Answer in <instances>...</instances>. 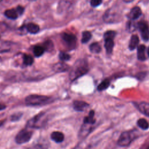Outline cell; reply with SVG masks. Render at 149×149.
I'll return each mask as SVG.
<instances>
[{"label":"cell","mask_w":149,"mask_h":149,"mask_svg":"<svg viewBox=\"0 0 149 149\" xmlns=\"http://www.w3.org/2000/svg\"><path fill=\"white\" fill-rule=\"evenodd\" d=\"M88 70V64L84 59L77 60L69 74V78L72 81L75 80L80 76L87 73Z\"/></svg>","instance_id":"cell-1"},{"label":"cell","mask_w":149,"mask_h":149,"mask_svg":"<svg viewBox=\"0 0 149 149\" xmlns=\"http://www.w3.org/2000/svg\"><path fill=\"white\" fill-rule=\"evenodd\" d=\"M51 102V98L46 95L31 94L25 98V102L27 105L38 106L47 104Z\"/></svg>","instance_id":"cell-2"},{"label":"cell","mask_w":149,"mask_h":149,"mask_svg":"<svg viewBox=\"0 0 149 149\" xmlns=\"http://www.w3.org/2000/svg\"><path fill=\"white\" fill-rule=\"evenodd\" d=\"M47 121V116L44 112H40L27 121V127L39 129L44 126Z\"/></svg>","instance_id":"cell-3"},{"label":"cell","mask_w":149,"mask_h":149,"mask_svg":"<svg viewBox=\"0 0 149 149\" xmlns=\"http://www.w3.org/2000/svg\"><path fill=\"white\" fill-rule=\"evenodd\" d=\"M137 133L135 130L123 132L118 139V144L120 147H127L137 137Z\"/></svg>","instance_id":"cell-4"},{"label":"cell","mask_w":149,"mask_h":149,"mask_svg":"<svg viewBox=\"0 0 149 149\" xmlns=\"http://www.w3.org/2000/svg\"><path fill=\"white\" fill-rule=\"evenodd\" d=\"M33 135V132L27 128L20 130L15 137V141L18 144H24L30 141Z\"/></svg>","instance_id":"cell-5"},{"label":"cell","mask_w":149,"mask_h":149,"mask_svg":"<svg viewBox=\"0 0 149 149\" xmlns=\"http://www.w3.org/2000/svg\"><path fill=\"white\" fill-rule=\"evenodd\" d=\"M61 37L64 42L69 48L73 49L76 47L77 38L74 35L67 33H63L62 34Z\"/></svg>","instance_id":"cell-6"},{"label":"cell","mask_w":149,"mask_h":149,"mask_svg":"<svg viewBox=\"0 0 149 149\" xmlns=\"http://www.w3.org/2000/svg\"><path fill=\"white\" fill-rule=\"evenodd\" d=\"M137 26L142 38L144 41H148L149 40V27L147 23L144 21H141L138 23Z\"/></svg>","instance_id":"cell-7"},{"label":"cell","mask_w":149,"mask_h":149,"mask_svg":"<svg viewBox=\"0 0 149 149\" xmlns=\"http://www.w3.org/2000/svg\"><path fill=\"white\" fill-rule=\"evenodd\" d=\"M137 109L144 115L149 117V102H140L134 103Z\"/></svg>","instance_id":"cell-8"},{"label":"cell","mask_w":149,"mask_h":149,"mask_svg":"<svg viewBox=\"0 0 149 149\" xmlns=\"http://www.w3.org/2000/svg\"><path fill=\"white\" fill-rule=\"evenodd\" d=\"M73 106L75 111L78 112H83L86 109L88 108V107L89 106V104L83 101L76 100V101H74Z\"/></svg>","instance_id":"cell-9"},{"label":"cell","mask_w":149,"mask_h":149,"mask_svg":"<svg viewBox=\"0 0 149 149\" xmlns=\"http://www.w3.org/2000/svg\"><path fill=\"white\" fill-rule=\"evenodd\" d=\"M141 9L139 7L135 6L130 10L128 15V17L131 20H134L138 19L141 16Z\"/></svg>","instance_id":"cell-10"},{"label":"cell","mask_w":149,"mask_h":149,"mask_svg":"<svg viewBox=\"0 0 149 149\" xmlns=\"http://www.w3.org/2000/svg\"><path fill=\"white\" fill-rule=\"evenodd\" d=\"M52 68L56 72H63L67 71L69 69V66L64 62H58L53 66Z\"/></svg>","instance_id":"cell-11"},{"label":"cell","mask_w":149,"mask_h":149,"mask_svg":"<svg viewBox=\"0 0 149 149\" xmlns=\"http://www.w3.org/2000/svg\"><path fill=\"white\" fill-rule=\"evenodd\" d=\"M51 138L55 142L57 143H60L63 141L65 136L63 133H62V132L56 131L53 132L51 134Z\"/></svg>","instance_id":"cell-12"},{"label":"cell","mask_w":149,"mask_h":149,"mask_svg":"<svg viewBox=\"0 0 149 149\" xmlns=\"http://www.w3.org/2000/svg\"><path fill=\"white\" fill-rule=\"evenodd\" d=\"M95 112L93 110L90 111L88 115L84 118L83 123L93 125L95 123V119L94 118Z\"/></svg>","instance_id":"cell-13"},{"label":"cell","mask_w":149,"mask_h":149,"mask_svg":"<svg viewBox=\"0 0 149 149\" xmlns=\"http://www.w3.org/2000/svg\"><path fill=\"white\" fill-rule=\"evenodd\" d=\"M4 15L10 19H16L19 16L16 9H7L5 11Z\"/></svg>","instance_id":"cell-14"},{"label":"cell","mask_w":149,"mask_h":149,"mask_svg":"<svg viewBox=\"0 0 149 149\" xmlns=\"http://www.w3.org/2000/svg\"><path fill=\"white\" fill-rule=\"evenodd\" d=\"M104 47L105 48L107 54H111L113 50V48L114 46V42L113 39L111 38H107L104 39Z\"/></svg>","instance_id":"cell-15"},{"label":"cell","mask_w":149,"mask_h":149,"mask_svg":"<svg viewBox=\"0 0 149 149\" xmlns=\"http://www.w3.org/2000/svg\"><path fill=\"white\" fill-rule=\"evenodd\" d=\"M26 30L30 34H36L39 31L40 27L34 23H29L26 26Z\"/></svg>","instance_id":"cell-16"},{"label":"cell","mask_w":149,"mask_h":149,"mask_svg":"<svg viewBox=\"0 0 149 149\" xmlns=\"http://www.w3.org/2000/svg\"><path fill=\"white\" fill-rule=\"evenodd\" d=\"M139 42V37L136 35H132L130 41H129V48L130 50H133L138 45Z\"/></svg>","instance_id":"cell-17"},{"label":"cell","mask_w":149,"mask_h":149,"mask_svg":"<svg viewBox=\"0 0 149 149\" xmlns=\"http://www.w3.org/2000/svg\"><path fill=\"white\" fill-rule=\"evenodd\" d=\"M146 47L144 45H140L137 47V58L140 61H144L146 59L145 55Z\"/></svg>","instance_id":"cell-18"},{"label":"cell","mask_w":149,"mask_h":149,"mask_svg":"<svg viewBox=\"0 0 149 149\" xmlns=\"http://www.w3.org/2000/svg\"><path fill=\"white\" fill-rule=\"evenodd\" d=\"M137 124L139 127L144 130H146L149 128V123L144 118L139 119L137 122Z\"/></svg>","instance_id":"cell-19"},{"label":"cell","mask_w":149,"mask_h":149,"mask_svg":"<svg viewBox=\"0 0 149 149\" xmlns=\"http://www.w3.org/2000/svg\"><path fill=\"white\" fill-rule=\"evenodd\" d=\"M45 49L44 47L41 45H36L33 48V53L34 55L37 57L41 56L44 52Z\"/></svg>","instance_id":"cell-20"},{"label":"cell","mask_w":149,"mask_h":149,"mask_svg":"<svg viewBox=\"0 0 149 149\" xmlns=\"http://www.w3.org/2000/svg\"><path fill=\"white\" fill-rule=\"evenodd\" d=\"M90 50L92 53H99L101 50V46L98 42H93L90 45Z\"/></svg>","instance_id":"cell-21"},{"label":"cell","mask_w":149,"mask_h":149,"mask_svg":"<svg viewBox=\"0 0 149 149\" xmlns=\"http://www.w3.org/2000/svg\"><path fill=\"white\" fill-rule=\"evenodd\" d=\"M109 84H110L109 80H108V79H105V80H103V81L98 86L97 89H98V90H99V91H103V90L107 89V88L108 87V86H109Z\"/></svg>","instance_id":"cell-22"},{"label":"cell","mask_w":149,"mask_h":149,"mask_svg":"<svg viewBox=\"0 0 149 149\" xmlns=\"http://www.w3.org/2000/svg\"><path fill=\"white\" fill-rule=\"evenodd\" d=\"M34 59L33 57L30 55H27V54H24L23 55V62L24 64L27 66L31 65L33 63Z\"/></svg>","instance_id":"cell-23"},{"label":"cell","mask_w":149,"mask_h":149,"mask_svg":"<svg viewBox=\"0 0 149 149\" xmlns=\"http://www.w3.org/2000/svg\"><path fill=\"white\" fill-rule=\"evenodd\" d=\"M91 38V34L89 31H83L82 33V38H81L82 43L87 42L90 40Z\"/></svg>","instance_id":"cell-24"},{"label":"cell","mask_w":149,"mask_h":149,"mask_svg":"<svg viewBox=\"0 0 149 149\" xmlns=\"http://www.w3.org/2000/svg\"><path fill=\"white\" fill-rule=\"evenodd\" d=\"M116 33L114 31H108L107 32H105L104 33V39H107V38H111L113 39L114 38V37L115 36Z\"/></svg>","instance_id":"cell-25"},{"label":"cell","mask_w":149,"mask_h":149,"mask_svg":"<svg viewBox=\"0 0 149 149\" xmlns=\"http://www.w3.org/2000/svg\"><path fill=\"white\" fill-rule=\"evenodd\" d=\"M59 59L62 61H66L70 59V56L69 54L64 52H61L59 54Z\"/></svg>","instance_id":"cell-26"},{"label":"cell","mask_w":149,"mask_h":149,"mask_svg":"<svg viewBox=\"0 0 149 149\" xmlns=\"http://www.w3.org/2000/svg\"><path fill=\"white\" fill-rule=\"evenodd\" d=\"M22 113H20V112H18V113H14L13 114L12 116H11V118H10V120L13 122H15V121H17L18 120H19L20 119V118L22 117Z\"/></svg>","instance_id":"cell-27"},{"label":"cell","mask_w":149,"mask_h":149,"mask_svg":"<svg viewBox=\"0 0 149 149\" xmlns=\"http://www.w3.org/2000/svg\"><path fill=\"white\" fill-rule=\"evenodd\" d=\"M9 48H10V47H9V45H8L4 42V43L2 44V45H0V52H7L10 49Z\"/></svg>","instance_id":"cell-28"},{"label":"cell","mask_w":149,"mask_h":149,"mask_svg":"<svg viewBox=\"0 0 149 149\" xmlns=\"http://www.w3.org/2000/svg\"><path fill=\"white\" fill-rule=\"evenodd\" d=\"M102 3V0H90V5L93 7H97Z\"/></svg>","instance_id":"cell-29"},{"label":"cell","mask_w":149,"mask_h":149,"mask_svg":"<svg viewBox=\"0 0 149 149\" xmlns=\"http://www.w3.org/2000/svg\"><path fill=\"white\" fill-rule=\"evenodd\" d=\"M73 149H90V147L88 146H86L84 147V146L81 145V144L77 145Z\"/></svg>","instance_id":"cell-30"},{"label":"cell","mask_w":149,"mask_h":149,"mask_svg":"<svg viewBox=\"0 0 149 149\" xmlns=\"http://www.w3.org/2000/svg\"><path fill=\"white\" fill-rule=\"evenodd\" d=\"M16 10L17 12V13H19V15H21L23 14V12H24V8L22 7V6H18L17 8H16Z\"/></svg>","instance_id":"cell-31"},{"label":"cell","mask_w":149,"mask_h":149,"mask_svg":"<svg viewBox=\"0 0 149 149\" xmlns=\"http://www.w3.org/2000/svg\"><path fill=\"white\" fill-rule=\"evenodd\" d=\"M6 108V106L5 105L0 103V111H2L3 109H5Z\"/></svg>","instance_id":"cell-32"},{"label":"cell","mask_w":149,"mask_h":149,"mask_svg":"<svg viewBox=\"0 0 149 149\" xmlns=\"http://www.w3.org/2000/svg\"><path fill=\"white\" fill-rule=\"evenodd\" d=\"M147 54H148V55L149 56V47L147 48Z\"/></svg>","instance_id":"cell-33"},{"label":"cell","mask_w":149,"mask_h":149,"mask_svg":"<svg viewBox=\"0 0 149 149\" xmlns=\"http://www.w3.org/2000/svg\"><path fill=\"white\" fill-rule=\"evenodd\" d=\"M146 149H149V146H148L147 147V148H146Z\"/></svg>","instance_id":"cell-34"},{"label":"cell","mask_w":149,"mask_h":149,"mask_svg":"<svg viewBox=\"0 0 149 149\" xmlns=\"http://www.w3.org/2000/svg\"><path fill=\"white\" fill-rule=\"evenodd\" d=\"M29 1H35V0H29Z\"/></svg>","instance_id":"cell-35"},{"label":"cell","mask_w":149,"mask_h":149,"mask_svg":"<svg viewBox=\"0 0 149 149\" xmlns=\"http://www.w3.org/2000/svg\"><path fill=\"white\" fill-rule=\"evenodd\" d=\"M0 38H1V37H0Z\"/></svg>","instance_id":"cell-36"}]
</instances>
